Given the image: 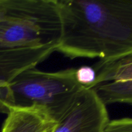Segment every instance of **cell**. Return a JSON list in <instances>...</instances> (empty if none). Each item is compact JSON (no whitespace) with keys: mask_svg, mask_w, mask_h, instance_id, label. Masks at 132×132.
I'll use <instances>...</instances> for the list:
<instances>
[{"mask_svg":"<svg viewBox=\"0 0 132 132\" xmlns=\"http://www.w3.org/2000/svg\"><path fill=\"white\" fill-rule=\"evenodd\" d=\"M95 76V72L92 67L82 66L76 70V80L85 88H88L94 82Z\"/></svg>","mask_w":132,"mask_h":132,"instance_id":"7","label":"cell"},{"mask_svg":"<svg viewBox=\"0 0 132 132\" xmlns=\"http://www.w3.org/2000/svg\"><path fill=\"white\" fill-rule=\"evenodd\" d=\"M76 70L48 72L33 68L21 72L0 85V113L36 108L57 122L83 88L76 80Z\"/></svg>","mask_w":132,"mask_h":132,"instance_id":"3","label":"cell"},{"mask_svg":"<svg viewBox=\"0 0 132 132\" xmlns=\"http://www.w3.org/2000/svg\"><path fill=\"white\" fill-rule=\"evenodd\" d=\"M109 121L106 106L92 90L83 87L53 132H103Z\"/></svg>","mask_w":132,"mask_h":132,"instance_id":"5","label":"cell"},{"mask_svg":"<svg viewBox=\"0 0 132 132\" xmlns=\"http://www.w3.org/2000/svg\"><path fill=\"white\" fill-rule=\"evenodd\" d=\"M61 21L57 51L106 59L132 53L131 0H57Z\"/></svg>","mask_w":132,"mask_h":132,"instance_id":"1","label":"cell"},{"mask_svg":"<svg viewBox=\"0 0 132 132\" xmlns=\"http://www.w3.org/2000/svg\"><path fill=\"white\" fill-rule=\"evenodd\" d=\"M56 123L39 108L13 110L7 114L1 132H53Z\"/></svg>","mask_w":132,"mask_h":132,"instance_id":"6","label":"cell"},{"mask_svg":"<svg viewBox=\"0 0 132 132\" xmlns=\"http://www.w3.org/2000/svg\"><path fill=\"white\" fill-rule=\"evenodd\" d=\"M95 72L94 82L86 88L91 89L102 103L132 102V53L101 59L93 66Z\"/></svg>","mask_w":132,"mask_h":132,"instance_id":"4","label":"cell"},{"mask_svg":"<svg viewBox=\"0 0 132 132\" xmlns=\"http://www.w3.org/2000/svg\"><path fill=\"white\" fill-rule=\"evenodd\" d=\"M103 132H132V120L125 118L109 121Z\"/></svg>","mask_w":132,"mask_h":132,"instance_id":"8","label":"cell"},{"mask_svg":"<svg viewBox=\"0 0 132 132\" xmlns=\"http://www.w3.org/2000/svg\"><path fill=\"white\" fill-rule=\"evenodd\" d=\"M60 37L57 0H0V85L47 59Z\"/></svg>","mask_w":132,"mask_h":132,"instance_id":"2","label":"cell"}]
</instances>
